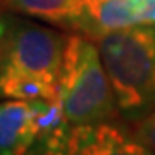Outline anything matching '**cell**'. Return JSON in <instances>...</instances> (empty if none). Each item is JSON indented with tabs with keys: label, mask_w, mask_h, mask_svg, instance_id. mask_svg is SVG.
I'll return each mask as SVG.
<instances>
[{
	"label": "cell",
	"mask_w": 155,
	"mask_h": 155,
	"mask_svg": "<svg viewBox=\"0 0 155 155\" xmlns=\"http://www.w3.org/2000/svg\"><path fill=\"white\" fill-rule=\"evenodd\" d=\"M91 40L98 47L119 114L140 122L155 110V28L104 31Z\"/></svg>",
	"instance_id": "cell-1"
},
{
	"label": "cell",
	"mask_w": 155,
	"mask_h": 155,
	"mask_svg": "<svg viewBox=\"0 0 155 155\" xmlns=\"http://www.w3.org/2000/svg\"><path fill=\"white\" fill-rule=\"evenodd\" d=\"M57 90L64 116L72 126L110 122L119 114L98 47L86 35H69Z\"/></svg>",
	"instance_id": "cell-2"
},
{
	"label": "cell",
	"mask_w": 155,
	"mask_h": 155,
	"mask_svg": "<svg viewBox=\"0 0 155 155\" xmlns=\"http://www.w3.org/2000/svg\"><path fill=\"white\" fill-rule=\"evenodd\" d=\"M69 35L31 17L0 12V71H14L57 84Z\"/></svg>",
	"instance_id": "cell-3"
},
{
	"label": "cell",
	"mask_w": 155,
	"mask_h": 155,
	"mask_svg": "<svg viewBox=\"0 0 155 155\" xmlns=\"http://www.w3.org/2000/svg\"><path fill=\"white\" fill-rule=\"evenodd\" d=\"M61 155H155L124 127L110 122L72 126Z\"/></svg>",
	"instance_id": "cell-4"
},
{
	"label": "cell",
	"mask_w": 155,
	"mask_h": 155,
	"mask_svg": "<svg viewBox=\"0 0 155 155\" xmlns=\"http://www.w3.org/2000/svg\"><path fill=\"white\" fill-rule=\"evenodd\" d=\"M88 28L86 36L104 31L155 26V0H84Z\"/></svg>",
	"instance_id": "cell-5"
},
{
	"label": "cell",
	"mask_w": 155,
	"mask_h": 155,
	"mask_svg": "<svg viewBox=\"0 0 155 155\" xmlns=\"http://www.w3.org/2000/svg\"><path fill=\"white\" fill-rule=\"evenodd\" d=\"M0 12L21 14L81 35L88 28L84 0H0Z\"/></svg>",
	"instance_id": "cell-6"
},
{
	"label": "cell",
	"mask_w": 155,
	"mask_h": 155,
	"mask_svg": "<svg viewBox=\"0 0 155 155\" xmlns=\"http://www.w3.org/2000/svg\"><path fill=\"white\" fill-rule=\"evenodd\" d=\"M36 143L33 104L26 100L0 102V155H29Z\"/></svg>",
	"instance_id": "cell-7"
},
{
	"label": "cell",
	"mask_w": 155,
	"mask_h": 155,
	"mask_svg": "<svg viewBox=\"0 0 155 155\" xmlns=\"http://www.w3.org/2000/svg\"><path fill=\"white\" fill-rule=\"evenodd\" d=\"M0 97L9 100H59L57 84L14 71H0Z\"/></svg>",
	"instance_id": "cell-8"
},
{
	"label": "cell",
	"mask_w": 155,
	"mask_h": 155,
	"mask_svg": "<svg viewBox=\"0 0 155 155\" xmlns=\"http://www.w3.org/2000/svg\"><path fill=\"white\" fill-rule=\"evenodd\" d=\"M136 136L155 152V110H152L148 116L143 117V119L138 122Z\"/></svg>",
	"instance_id": "cell-9"
}]
</instances>
